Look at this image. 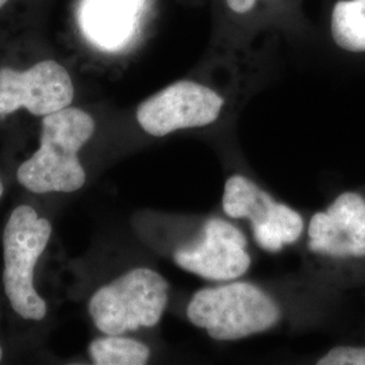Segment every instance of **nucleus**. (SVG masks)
Returning a JSON list of instances; mask_svg holds the SVG:
<instances>
[{"label": "nucleus", "instance_id": "1", "mask_svg": "<svg viewBox=\"0 0 365 365\" xmlns=\"http://www.w3.org/2000/svg\"><path fill=\"white\" fill-rule=\"evenodd\" d=\"M93 131V118L78 107L69 106L42 117L39 149L18 168V182L34 194L80 190L86 172L78 155Z\"/></svg>", "mask_w": 365, "mask_h": 365}, {"label": "nucleus", "instance_id": "2", "mask_svg": "<svg viewBox=\"0 0 365 365\" xmlns=\"http://www.w3.org/2000/svg\"><path fill=\"white\" fill-rule=\"evenodd\" d=\"M188 319L218 341H235L267 331L280 321L282 312L269 295L247 282L203 288L194 294Z\"/></svg>", "mask_w": 365, "mask_h": 365}, {"label": "nucleus", "instance_id": "3", "mask_svg": "<svg viewBox=\"0 0 365 365\" xmlns=\"http://www.w3.org/2000/svg\"><path fill=\"white\" fill-rule=\"evenodd\" d=\"M52 235V225L31 206L14 209L3 232V284L14 312L41 321L46 303L34 288V268Z\"/></svg>", "mask_w": 365, "mask_h": 365}, {"label": "nucleus", "instance_id": "4", "mask_svg": "<svg viewBox=\"0 0 365 365\" xmlns=\"http://www.w3.org/2000/svg\"><path fill=\"white\" fill-rule=\"evenodd\" d=\"M168 282L149 268H135L99 288L88 303L93 325L108 336L156 327L168 303Z\"/></svg>", "mask_w": 365, "mask_h": 365}, {"label": "nucleus", "instance_id": "5", "mask_svg": "<svg viewBox=\"0 0 365 365\" xmlns=\"http://www.w3.org/2000/svg\"><path fill=\"white\" fill-rule=\"evenodd\" d=\"M222 205L230 218L252 223L256 242L267 252H279L297 242L303 232V220L295 210L276 202L242 175L227 179Z\"/></svg>", "mask_w": 365, "mask_h": 365}, {"label": "nucleus", "instance_id": "6", "mask_svg": "<svg viewBox=\"0 0 365 365\" xmlns=\"http://www.w3.org/2000/svg\"><path fill=\"white\" fill-rule=\"evenodd\" d=\"M223 105V98L214 90L182 80L143 102L137 120L148 134L164 137L173 131L207 126L218 119Z\"/></svg>", "mask_w": 365, "mask_h": 365}, {"label": "nucleus", "instance_id": "7", "mask_svg": "<svg viewBox=\"0 0 365 365\" xmlns=\"http://www.w3.org/2000/svg\"><path fill=\"white\" fill-rule=\"evenodd\" d=\"M75 98L73 81L64 66L42 60L26 69H0V115L25 108L45 117L69 107Z\"/></svg>", "mask_w": 365, "mask_h": 365}, {"label": "nucleus", "instance_id": "8", "mask_svg": "<svg viewBox=\"0 0 365 365\" xmlns=\"http://www.w3.org/2000/svg\"><path fill=\"white\" fill-rule=\"evenodd\" d=\"M247 245V237L235 225L211 218L206 222L199 242L178 249L175 261L184 271L200 277L229 282L242 276L250 267Z\"/></svg>", "mask_w": 365, "mask_h": 365}, {"label": "nucleus", "instance_id": "9", "mask_svg": "<svg viewBox=\"0 0 365 365\" xmlns=\"http://www.w3.org/2000/svg\"><path fill=\"white\" fill-rule=\"evenodd\" d=\"M309 248L331 257H365V200L345 192L317 212L309 225Z\"/></svg>", "mask_w": 365, "mask_h": 365}, {"label": "nucleus", "instance_id": "10", "mask_svg": "<svg viewBox=\"0 0 365 365\" xmlns=\"http://www.w3.org/2000/svg\"><path fill=\"white\" fill-rule=\"evenodd\" d=\"M331 37L346 52H365V0H339L331 13Z\"/></svg>", "mask_w": 365, "mask_h": 365}, {"label": "nucleus", "instance_id": "11", "mask_svg": "<svg viewBox=\"0 0 365 365\" xmlns=\"http://www.w3.org/2000/svg\"><path fill=\"white\" fill-rule=\"evenodd\" d=\"M90 356L96 365H144L150 349L140 341L106 334L90 344Z\"/></svg>", "mask_w": 365, "mask_h": 365}, {"label": "nucleus", "instance_id": "12", "mask_svg": "<svg viewBox=\"0 0 365 365\" xmlns=\"http://www.w3.org/2000/svg\"><path fill=\"white\" fill-rule=\"evenodd\" d=\"M318 365H365V348H333L318 361Z\"/></svg>", "mask_w": 365, "mask_h": 365}, {"label": "nucleus", "instance_id": "13", "mask_svg": "<svg viewBox=\"0 0 365 365\" xmlns=\"http://www.w3.org/2000/svg\"><path fill=\"white\" fill-rule=\"evenodd\" d=\"M229 9L237 14H247L256 6L257 0H226Z\"/></svg>", "mask_w": 365, "mask_h": 365}, {"label": "nucleus", "instance_id": "14", "mask_svg": "<svg viewBox=\"0 0 365 365\" xmlns=\"http://www.w3.org/2000/svg\"><path fill=\"white\" fill-rule=\"evenodd\" d=\"M10 3V0H0V10L4 7V6H7Z\"/></svg>", "mask_w": 365, "mask_h": 365}, {"label": "nucleus", "instance_id": "15", "mask_svg": "<svg viewBox=\"0 0 365 365\" xmlns=\"http://www.w3.org/2000/svg\"><path fill=\"white\" fill-rule=\"evenodd\" d=\"M3 191H4V188H3V184L0 182V197L3 195Z\"/></svg>", "mask_w": 365, "mask_h": 365}, {"label": "nucleus", "instance_id": "16", "mask_svg": "<svg viewBox=\"0 0 365 365\" xmlns=\"http://www.w3.org/2000/svg\"><path fill=\"white\" fill-rule=\"evenodd\" d=\"M1 359H3V349H1V346H0V361H1Z\"/></svg>", "mask_w": 365, "mask_h": 365}]
</instances>
